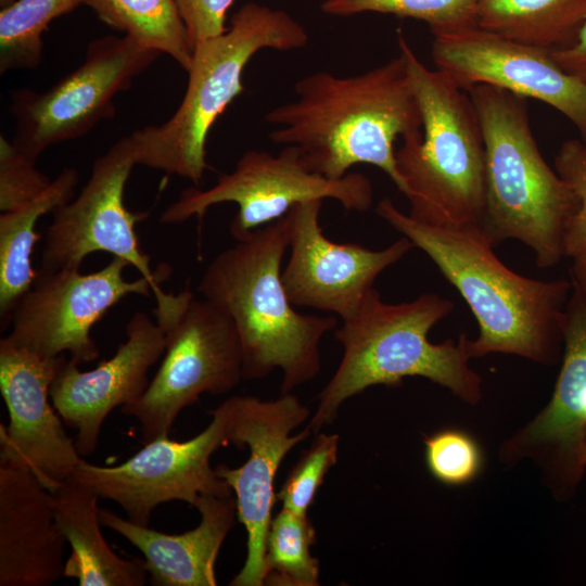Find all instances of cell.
I'll use <instances>...</instances> for the list:
<instances>
[{
	"instance_id": "obj_1",
	"label": "cell",
	"mask_w": 586,
	"mask_h": 586,
	"mask_svg": "<svg viewBox=\"0 0 586 586\" xmlns=\"http://www.w3.org/2000/svg\"><path fill=\"white\" fill-rule=\"evenodd\" d=\"M295 99L271 109L265 120L276 144L295 146L306 165L330 179L352 167L381 169L405 194L395 143L422 132V117L405 58L352 76L327 71L296 81Z\"/></svg>"
},
{
	"instance_id": "obj_2",
	"label": "cell",
	"mask_w": 586,
	"mask_h": 586,
	"mask_svg": "<svg viewBox=\"0 0 586 586\" xmlns=\"http://www.w3.org/2000/svg\"><path fill=\"white\" fill-rule=\"evenodd\" d=\"M375 212L423 251L469 305L479 326V336L469 341L472 358L502 353L544 365L555 361L571 281H542L514 272L479 228L428 225L388 198Z\"/></svg>"
},
{
	"instance_id": "obj_3",
	"label": "cell",
	"mask_w": 586,
	"mask_h": 586,
	"mask_svg": "<svg viewBox=\"0 0 586 586\" xmlns=\"http://www.w3.org/2000/svg\"><path fill=\"white\" fill-rule=\"evenodd\" d=\"M289 249L286 215L238 240L206 267L198 291L238 331L246 380L279 369L281 394L313 381L321 370L320 344L337 318L298 313L281 272Z\"/></svg>"
},
{
	"instance_id": "obj_4",
	"label": "cell",
	"mask_w": 586,
	"mask_h": 586,
	"mask_svg": "<svg viewBox=\"0 0 586 586\" xmlns=\"http://www.w3.org/2000/svg\"><path fill=\"white\" fill-rule=\"evenodd\" d=\"M454 309L448 298L423 293L402 303H386L373 289L354 316L335 329L343 347L341 361L318 395V405L307 426L318 434L337 417L348 398L370 386H396L407 377H421L476 404L482 379L469 366V339H448L434 344L430 330Z\"/></svg>"
},
{
	"instance_id": "obj_5",
	"label": "cell",
	"mask_w": 586,
	"mask_h": 586,
	"mask_svg": "<svg viewBox=\"0 0 586 586\" xmlns=\"http://www.w3.org/2000/svg\"><path fill=\"white\" fill-rule=\"evenodd\" d=\"M422 117V132L396 150L409 215L428 225L481 229L485 209V149L467 90L424 65L398 35Z\"/></svg>"
},
{
	"instance_id": "obj_6",
	"label": "cell",
	"mask_w": 586,
	"mask_h": 586,
	"mask_svg": "<svg viewBox=\"0 0 586 586\" xmlns=\"http://www.w3.org/2000/svg\"><path fill=\"white\" fill-rule=\"evenodd\" d=\"M305 27L288 12L246 2L227 29L193 48L188 85L176 112L165 123L130 135L137 165L202 182L208 168L211 128L243 90L245 66L259 51H292L308 42Z\"/></svg>"
},
{
	"instance_id": "obj_7",
	"label": "cell",
	"mask_w": 586,
	"mask_h": 586,
	"mask_svg": "<svg viewBox=\"0 0 586 586\" xmlns=\"http://www.w3.org/2000/svg\"><path fill=\"white\" fill-rule=\"evenodd\" d=\"M485 149V209L481 231L495 247L508 239L530 247L539 268L563 254L570 193L544 160L532 132L525 98L479 84L467 90Z\"/></svg>"
},
{
	"instance_id": "obj_8",
	"label": "cell",
	"mask_w": 586,
	"mask_h": 586,
	"mask_svg": "<svg viewBox=\"0 0 586 586\" xmlns=\"http://www.w3.org/2000/svg\"><path fill=\"white\" fill-rule=\"evenodd\" d=\"M165 333L163 360L145 392L122 407L140 424L143 444L169 436L178 415L202 394L221 395L244 379L233 321L188 289L177 310L157 322Z\"/></svg>"
},
{
	"instance_id": "obj_9",
	"label": "cell",
	"mask_w": 586,
	"mask_h": 586,
	"mask_svg": "<svg viewBox=\"0 0 586 586\" xmlns=\"http://www.w3.org/2000/svg\"><path fill=\"white\" fill-rule=\"evenodd\" d=\"M331 199L346 211L366 212L373 203V188L360 173H348L330 179L313 171L293 145L278 153L247 150L231 173L221 174L205 190L188 188L168 205L160 217L165 225L182 224L220 203L237 204L238 213L230 224V233L238 241L254 230L283 216L296 204Z\"/></svg>"
},
{
	"instance_id": "obj_10",
	"label": "cell",
	"mask_w": 586,
	"mask_h": 586,
	"mask_svg": "<svg viewBox=\"0 0 586 586\" xmlns=\"http://www.w3.org/2000/svg\"><path fill=\"white\" fill-rule=\"evenodd\" d=\"M160 54L125 35L92 40L84 62L49 89L12 91L13 143L36 161L50 146L87 135L114 116V98Z\"/></svg>"
},
{
	"instance_id": "obj_11",
	"label": "cell",
	"mask_w": 586,
	"mask_h": 586,
	"mask_svg": "<svg viewBox=\"0 0 586 586\" xmlns=\"http://www.w3.org/2000/svg\"><path fill=\"white\" fill-rule=\"evenodd\" d=\"M135 165L130 135L93 162L79 194L52 212L40 269H79L89 254L106 252L126 260L149 281L156 302L154 310H164L176 297L161 286L168 267L152 270L150 256L141 250L136 232L137 222L145 214L130 212L124 203L125 187Z\"/></svg>"
},
{
	"instance_id": "obj_12",
	"label": "cell",
	"mask_w": 586,
	"mask_h": 586,
	"mask_svg": "<svg viewBox=\"0 0 586 586\" xmlns=\"http://www.w3.org/2000/svg\"><path fill=\"white\" fill-rule=\"evenodd\" d=\"M229 444L249 448L238 468L218 464L216 474L232 489L237 517L246 531V558L231 586H263L266 537L277 501L275 477L286 454L313 433L308 426L291 435L309 419L310 411L293 393L277 399L237 395L224 400Z\"/></svg>"
},
{
	"instance_id": "obj_13",
	"label": "cell",
	"mask_w": 586,
	"mask_h": 586,
	"mask_svg": "<svg viewBox=\"0 0 586 586\" xmlns=\"http://www.w3.org/2000/svg\"><path fill=\"white\" fill-rule=\"evenodd\" d=\"M127 266L126 260L113 257L89 273L39 269L31 288L11 313L12 329L7 337L42 358L67 352L77 365L95 360L100 349L91 337L92 327L124 297L152 294L144 277L125 279Z\"/></svg>"
},
{
	"instance_id": "obj_14",
	"label": "cell",
	"mask_w": 586,
	"mask_h": 586,
	"mask_svg": "<svg viewBox=\"0 0 586 586\" xmlns=\"http://www.w3.org/2000/svg\"><path fill=\"white\" fill-rule=\"evenodd\" d=\"M209 424L184 442L161 436L115 467L84 459L72 480L99 498L117 502L127 519L149 525L154 509L173 500L195 506L204 495H232L231 487L211 467L212 455L227 444V410L224 402L211 410Z\"/></svg>"
},
{
	"instance_id": "obj_15",
	"label": "cell",
	"mask_w": 586,
	"mask_h": 586,
	"mask_svg": "<svg viewBox=\"0 0 586 586\" xmlns=\"http://www.w3.org/2000/svg\"><path fill=\"white\" fill-rule=\"evenodd\" d=\"M433 36L436 68L461 88L486 84L544 102L565 116L586 140V81L563 69L550 50L476 25Z\"/></svg>"
},
{
	"instance_id": "obj_16",
	"label": "cell",
	"mask_w": 586,
	"mask_h": 586,
	"mask_svg": "<svg viewBox=\"0 0 586 586\" xmlns=\"http://www.w3.org/2000/svg\"><path fill=\"white\" fill-rule=\"evenodd\" d=\"M322 201L298 203L286 214L290 256L281 279L294 306L335 314L344 321L374 289L375 279L413 245L406 237L381 250L332 241L319 221Z\"/></svg>"
},
{
	"instance_id": "obj_17",
	"label": "cell",
	"mask_w": 586,
	"mask_h": 586,
	"mask_svg": "<svg viewBox=\"0 0 586 586\" xmlns=\"http://www.w3.org/2000/svg\"><path fill=\"white\" fill-rule=\"evenodd\" d=\"M64 355L42 358L0 340V392L10 423L0 425V460L30 471L54 493L82 459L50 404V386Z\"/></svg>"
},
{
	"instance_id": "obj_18",
	"label": "cell",
	"mask_w": 586,
	"mask_h": 586,
	"mask_svg": "<svg viewBox=\"0 0 586 586\" xmlns=\"http://www.w3.org/2000/svg\"><path fill=\"white\" fill-rule=\"evenodd\" d=\"M127 340L94 369L80 371L65 356L51 383L50 397L62 420L77 430L81 456L92 455L102 424L118 406L136 402L149 386V370L165 352V333L146 314L135 313L126 326Z\"/></svg>"
},
{
	"instance_id": "obj_19",
	"label": "cell",
	"mask_w": 586,
	"mask_h": 586,
	"mask_svg": "<svg viewBox=\"0 0 586 586\" xmlns=\"http://www.w3.org/2000/svg\"><path fill=\"white\" fill-rule=\"evenodd\" d=\"M563 362L547 406L508 443L514 457L536 456L564 493L583 476L586 434V306L572 290L562 322Z\"/></svg>"
},
{
	"instance_id": "obj_20",
	"label": "cell",
	"mask_w": 586,
	"mask_h": 586,
	"mask_svg": "<svg viewBox=\"0 0 586 586\" xmlns=\"http://www.w3.org/2000/svg\"><path fill=\"white\" fill-rule=\"evenodd\" d=\"M67 543L53 494L28 470L0 460V586H50L64 576Z\"/></svg>"
},
{
	"instance_id": "obj_21",
	"label": "cell",
	"mask_w": 586,
	"mask_h": 586,
	"mask_svg": "<svg viewBox=\"0 0 586 586\" xmlns=\"http://www.w3.org/2000/svg\"><path fill=\"white\" fill-rule=\"evenodd\" d=\"M233 495L202 496L194 506L200 524L182 534L162 533L105 509L99 510V517L103 526L142 552L153 585L216 586V559L237 517Z\"/></svg>"
},
{
	"instance_id": "obj_22",
	"label": "cell",
	"mask_w": 586,
	"mask_h": 586,
	"mask_svg": "<svg viewBox=\"0 0 586 586\" xmlns=\"http://www.w3.org/2000/svg\"><path fill=\"white\" fill-rule=\"evenodd\" d=\"M53 494L58 524L71 546L64 576L80 586H142L144 559H125L106 543L99 517V497L72 479Z\"/></svg>"
},
{
	"instance_id": "obj_23",
	"label": "cell",
	"mask_w": 586,
	"mask_h": 586,
	"mask_svg": "<svg viewBox=\"0 0 586 586\" xmlns=\"http://www.w3.org/2000/svg\"><path fill=\"white\" fill-rule=\"evenodd\" d=\"M79 182L75 168H64L50 187L23 207L0 215V320L1 330L10 326L11 313L31 288L36 271L31 264L35 244L40 239L36 225L40 217L68 203Z\"/></svg>"
},
{
	"instance_id": "obj_24",
	"label": "cell",
	"mask_w": 586,
	"mask_h": 586,
	"mask_svg": "<svg viewBox=\"0 0 586 586\" xmlns=\"http://www.w3.org/2000/svg\"><path fill=\"white\" fill-rule=\"evenodd\" d=\"M585 15L586 0H479L475 25L553 50L573 40Z\"/></svg>"
},
{
	"instance_id": "obj_25",
	"label": "cell",
	"mask_w": 586,
	"mask_h": 586,
	"mask_svg": "<svg viewBox=\"0 0 586 586\" xmlns=\"http://www.w3.org/2000/svg\"><path fill=\"white\" fill-rule=\"evenodd\" d=\"M82 4L106 25L189 69L193 50L176 0H84Z\"/></svg>"
},
{
	"instance_id": "obj_26",
	"label": "cell",
	"mask_w": 586,
	"mask_h": 586,
	"mask_svg": "<svg viewBox=\"0 0 586 586\" xmlns=\"http://www.w3.org/2000/svg\"><path fill=\"white\" fill-rule=\"evenodd\" d=\"M315 543L308 514L282 508L272 517L266 537L264 585H319V560L310 552Z\"/></svg>"
},
{
	"instance_id": "obj_27",
	"label": "cell",
	"mask_w": 586,
	"mask_h": 586,
	"mask_svg": "<svg viewBox=\"0 0 586 586\" xmlns=\"http://www.w3.org/2000/svg\"><path fill=\"white\" fill-rule=\"evenodd\" d=\"M84 0H14L0 11V73L36 68L50 23Z\"/></svg>"
},
{
	"instance_id": "obj_28",
	"label": "cell",
	"mask_w": 586,
	"mask_h": 586,
	"mask_svg": "<svg viewBox=\"0 0 586 586\" xmlns=\"http://www.w3.org/2000/svg\"><path fill=\"white\" fill-rule=\"evenodd\" d=\"M479 0H323V13L351 16L361 13L392 14L426 23L432 33L475 25Z\"/></svg>"
},
{
	"instance_id": "obj_29",
	"label": "cell",
	"mask_w": 586,
	"mask_h": 586,
	"mask_svg": "<svg viewBox=\"0 0 586 586\" xmlns=\"http://www.w3.org/2000/svg\"><path fill=\"white\" fill-rule=\"evenodd\" d=\"M339 440L335 433L316 434L276 494L282 508L297 513L308 512L327 473L337 461Z\"/></svg>"
},
{
	"instance_id": "obj_30",
	"label": "cell",
	"mask_w": 586,
	"mask_h": 586,
	"mask_svg": "<svg viewBox=\"0 0 586 586\" xmlns=\"http://www.w3.org/2000/svg\"><path fill=\"white\" fill-rule=\"evenodd\" d=\"M555 167L571 198L563 233V254L572 258L586 253V140L563 142L555 158Z\"/></svg>"
},
{
	"instance_id": "obj_31",
	"label": "cell",
	"mask_w": 586,
	"mask_h": 586,
	"mask_svg": "<svg viewBox=\"0 0 586 586\" xmlns=\"http://www.w3.org/2000/svg\"><path fill=\"white\" fill-rule=\"evenodd\" d=\"M425 461L432 475L447 485L473 480L482 467L477 443L458 430H443L425 440Z\"/></svg>"
},
{
	"instance_id": "obj_32",
	"label": "cell",
	"mask_w": 586,
	"mask_h": 586,
	"mask_svg": "<svg viewBox=\"0 0 586 586\" xmlns=\"http://www.w3.org/2000/svg\"><path fill=\"white\" fill-rule=\"evenodd\" d=\"M36 161L12 140L0 136V211L23 207L41 195L53 180L36 168Z\"/></svg>"
},
{
	"instance_id": "obj_33",
	"label": "cell",
	"mask_w": 586,
	"mask_h": 586,
	"mask_svg": "<svg viewBox=\"0 0 586 586\" xmlns=\"http://www.w3.org/2000/svg\"><path fill=\"white\" fill-rule=\"evenodd\" d=\"M234 1L176 0L192 50L199 43L227 29V13Z\"/></svg>"
},
{
	"instance_id": "obj_34",
	"label": "cell",
	"mask_w": 586,
	"mask_h": 586,
	"mask_svg": "<svg viewBox=\"0 0 586 586\" xmlns=\"http://www.w3.org/2000/svg\"><path fill=\"white\" fill-rule=\"evenodd\" d=\"M550 52L563 69L586 81V15L573 40Z\"/></svg>"
},
{
	"instance_id": "obj_35",
	"label": "cell",
	"mask_w": 586,
	"mask_h": 586,
	"mask_svg": "<svg viewBox=\"0 0 586 586\" xmlns=\"http://www.w3.org/2000/svg\"><path fill=\"white\" fill-rule=\"evenodd\" d=\"M570 281L572 290L578 294L586 306V253L571 258Z\"/></svg>"
},
{
	"instance_id": "obj_36",
	"label": "cell",
	"mask_w": 586,
	"mask_h": 586,
	"mask_svg": "<svg viewBox=\"0 0 586 586\" xmlns=\"http://www.w3.org/2000/svg\"><path fill=\"white\" fill-rule=\"evenodd\" d=\"M13 1H14V0H0V7H1V9L8 7V5L11 4Z\"/></svg>"
},
{
	"instance_id": "obj_37",
	"label": "cell",
	"mask_w": 586,
	"mask_h": 586,
	"mask_svg": "<svg viewBox=\"0 0 586 586\" xmlns=\"http://www.w3.org/2000/svg\"><path fill=\"white\" fill-rule=\"evenodd\" d=\"M583 460H584V463L586 464V434H585L584 447H583Z\"/></svg>"
}]
</instances>
